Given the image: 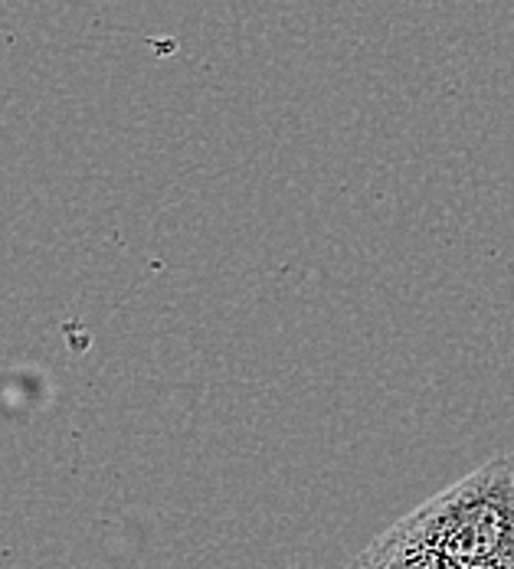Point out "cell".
Masks as SVG:
<instances>
[{
  "label": "cell",
  "instance_id": "1",
  "mask_svg": "<svg viewBox=\"0 0 514 569\" xmlns=\"http://www.w3.org/2000/svg\"><path fill=\"white\" fill-rule=\"evenodd\" d=\"M406 517L462 553L514 569V452L488 458Z\"/></svg>",
  "mask_w": 514,
  "mask_h": 569
},
{
  "label": "cell",
  "instance_id": "2",
  "mask_svg": "<svg viewBox=\"0 0 514 569\" xmlns=\"http://www.w3.org/2000/svg\"><path fill=\"white\" fill-rule=\"evenodd\" d=\"M347 569H495L492 563L453 550L449 543L423 533L406 513L374 537Z\"/></svg>",
  "mask_w": 514,
  "mask_h": 569
}]
</instances>
